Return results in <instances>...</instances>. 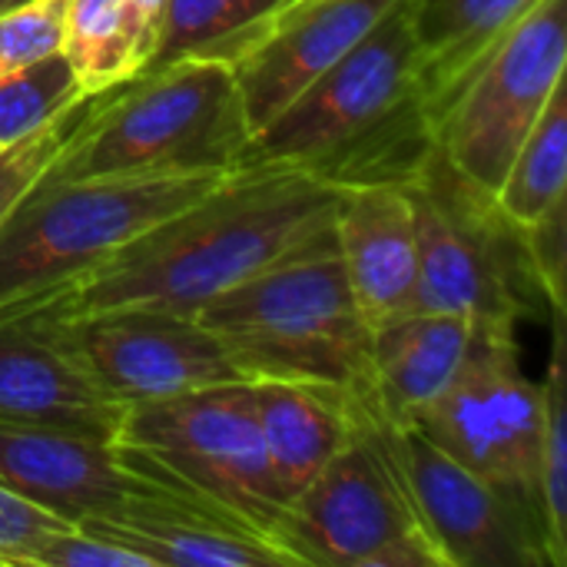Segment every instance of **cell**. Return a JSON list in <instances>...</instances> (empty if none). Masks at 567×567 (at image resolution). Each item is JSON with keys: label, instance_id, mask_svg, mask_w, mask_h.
Segmentation results:
<instances>
[{"label": "cell", "instance_id": "obj_31", "mask_svg": "<svg viewBox=\"0 0 567 567\" xmlns=\"http://www.w3.org/2000/svg\"><path fill=\"white\" fill-rule=\"evenodd\" d=\"M126 10H130L136 50H140V70H143L150 63L153 50H156L159 27H163V13H166V0H126Z\"/></svg>", "mask_w": 567, "mask_h": 567}, {"label": "cell", "instance_id": "obj_18", "mask_svg": "<svg viewBox=\"0 0 567 567\" xmlns=\"http://www.w3.org/2000/svg\"><path fill=\"white\" fill-rule=\"evenodd\" d=\"M468 316L409 309L372 326V379L379 409L392 422H412L462 369L472 342Z\"/></svg>", "mask_w": 567, "mask_h": 567}, {"label": "cell", "instance_id": "obj_17", "mask_svg": "<svg viewBox=\"0 0 567 567\" xmlns=\"http://www.w3.org/2000/svg\"><path fill=\"white\" fill-rule=\"evenodd\" d=\"M332 236L369 329L412 309L419 236L409 186H365L342 193Z\"/></svg>", "mask_w": 567, "mask_h": 567}, {"label": "cell", "instance_id": "obj_27", "mask_svg": "<svg viewBox=\"0 0 567 567\" xmlns=\"http://www.w3.org/2000/svg\"><path fill=\"white\" fill-rule=\"evenodd\" d=\"M522 249L545 309L567 316V196L522 226Z\"/></svg>", "mask_w": 567, "mask_h": 567}, {"label": "cell", "instance_id": "obj_1", "mask_svg": "<svg viewBox=\"0 0 567 567\" xmlns=\"http://www.w3.org/2000/svg\"><path fill=\"white\" fill-rule=\"evenodd\" d=\"M339 199L342 189L292 166L229 169L209 193L20 312L47 319L106 309L196 316L226 289L329 229Z\"/></svg>", "mask_w": 567, "mask_h": 567}, {"label": "cell", "instance_id": "obj_22", "mask_svg": "<svg viewBox=\"0 0 567 567\" xmlns=\"http://www.w3.org/2000/svg\"><path fill=\"white\" fill-rule=\"evenodd\" d=\"M495 206L508 223L532 226L555 199L567 196V86L561 83L522 146L515 150L498 189L492 193Z\"/></svg>", "mask_w": 567, "mask_h": 567}, {"label": "cell", "instance_id": "obj_5", "mask_svg": "<svg viewBox=\"0 0 567 567\" xmlns=\"http://www.w3.org/2000/svg\"><path fill=\"white\" fill-rule=\"evenodd\" d=\"M226 173L43 179L0 223V319L80 279Z\"/></svg>", "mask_w": 567, "mask_h": 567}, {"label": "cell", "instance_id": "obj_9", "mask_svg": "<svg viewBox=\"0 0 567 567\" xmlns=\"http://www.w3.org/2000/svg\"><path fill=\"white\" fill-rule=\"evenodd\" d=\"M419 279L412 309L468 319H535L545 302L535 289L522 229L495 196L458 176L435 150L415 183Z\"/></svg>", "mask_w": 567, "mask_h": 567}, {"label": "cell", "instance_id": "obj_6", "mask_svg": "<svg viewBox=\"0 0 567 567\" xmlns=\"http://www.w3.org/2000/svg\"><path fill=\"white\" fill-rule=\"evenodd\" d=\"M249 140L252 126L229 63L176 60L133 73L43 179L229 173L239 166Z\"/></svg>", "mask_w": 567, "mask_h": 567}, {"label": "cell", "instance_id": "obj_14", "mask_svg": "<svg viewBox=\"0 0 567 567\" xmlns=\"http://www.w3.org/2000/svg\"><path fill=\"white\" fill-rule=\"evenodd\" d=\"M402 0H292L229 63L252 133L342 60Z\"/></svg>", "mask_w": 567, "mask_h": 567}, {"label": "cell", "instance_id": "obj_26", "mask_svg": "<svg viewBox=\"0 0 567 567\" xmlns=\"http://www.w3.org/2000/svg\"><path fill=\"white\" fill-rule=\"evenodd\" d=\"M80 93L86 90L60 50L0 76V146L50 123Z\"/></svg>", "mask_w": 567, "mask_h": 567}, {"label": "cell", "instance_id": "obj_4", "mask_svg": "<svg viewBox=\"0 0 567 567\" xmlns=\"http://www.w3.org/2000/svg\"><path fill=\"white\" fill-rule=\"evenodd\" d=\"M113 445L146 482L209 505L292 558L289 502L266 462L252 382L130 405Z\"/></svg>", "mask_w": 567, "mask_h": 567}, {"label": "cell", "instance_id": "obj_19", "mask_svg": "<svg viewBox=\"0 0 567 567\" xmlns=\"http://www.w3.org/2000/svg\"><path fill=\"white\" fill-rule=\"evenodd\" d=\"M269 472L292 498L336 458L352 432V395L306 382H252Z\"/></svg>", "mask_w": 567, "mask_h": 567}, {"label": "cell", "instance_id": "obj_15", "mask_svg": "<svg viewBox=\"0 0 567 567\" xmlns=\"http://www.w3.org/2000/svg\"><path fill=\"white\" fill-rule=\"evenodd\" d=\"M0 485L66 525L159 492L120 458L113 442L3 422Z\"/></svg>", "mask_w": 567, "mask_h": 567}, {"label": "cell", "instance_id": "obj_13", "mask_svg": "<svg viewBox=\"0 0 567 567\" xmlns=\"http://www.w3.org/2000/svg\"><path fill=\"white\" fill-rule=\"evenodd\" d=\"M126 405L43 316L0 319V422L116 442Z\"/></svg>", "mask_w": 567, "mask_h": 567}, {"label": "cell", "instance_id": "obj_8", "mask_svg": "<svg viewBox=\"0 0 567 567\" xmlns=\"http://www.w3.org/2000/svg\"><path fill=\"white\" fill-rule=\"evenodd\" d=\"M518 322L475 319L472 342L452 385L412 422L429 442L515 502L545 535L542 515V385L522 365ZM551 555V548H548ZM555 567V565H551Z\"/></svg>", "mask_w": 567, "mask_h": 567}, {"label": "cell", "instance_id": "obj_29", "mask_svg": "<svg viewBox=\"0 0 567 567\" xmlns=\"http://www.w3.org/2000/svg\"><path fill=\"white\" fill-rule=\"evenodd\" d=\"M66 522L0 485V567H40V555Z\"/></svg>", "mask_w": 567, "mask_h": 567}, {"label": "cell", "instance_id": "obj_25", "mask_svg": "<svg viewBox=\"0 0 567 567\" xmlns=\"http://www.w3.org/2000/svg\"><path fill=\"white\" fill-rule=\"evenodd\" d=\"M551 316V359L542 382V405H545V425H542V515L551 548V565L567 567V346H565V316Z\"/></svg>", "mask_w": 567, "mask_h": 567}, {"label": "cell", "instance_id": "obj_11", "mask_svg": "<svg viewBox=\"0 0 567 567\" xmlns=\"http://www.w3.org/2000/svg\"><path fill=\"white\" fill-rule=\"evenodd\" d=\"M53 322L126 409L209 385L249 382L223 342L193 312L106 309Z\"/></svg>", "mask_w": 567, "mask_h": 567}, {"label": "cell", "instance_id": "obj_3", "mask_svg": "<svg viewBox=\"0 0 567 567\" xmlns=\"http://www.w3.org/2000/svg\"><path fill=\"white\" fill-rule=\"evenodd\" d=\"M196 319L249 382L372 395V329L349 289L332 226L206 302Z\"/></svg>", "mask_w": 567, "mask_h": 567}, {"label": "cell", "instance_id": "obj_20", "mask_svg": "<svg viewBox=\"0 0 567 567\" xmlns=\"http://www.w3.org/2000/svg\"><path fill=\"white\" fill-rule=\"evenodd\" d=\"M538 0H409L425 113Z\"/></svg>", "mask_w": 567, "mask_h": 567}, {"label": "cell", "instance_id": "obj_16", "mask_svg": "<svg viewBox=\"0 0 567 567\" xmlns=\"http://www.w3.org/2000/svg\"><path fill=\"white\" fill-rule=\"evenodd\" d=\"M76 525L126 545L150 567H296L272 542L166 485Z\"/></svg>", "mask_w": 567, "mask_h": 567}, {"label": "cell", "instance_id": "obj_30", "mask_svg": "<svg viewBox=\"0 0 567 567\" xmlns=\"http://www.w3.org/2000/svg\"><path fill=\"white\" fill-rule=\"evenodd\" d=\"M40 567H150L143 555L130 551L126 545L103 538L90 528L66 525L50 538L40 555Z\"/></svg>", "mask_w": 567, "mask_h": 567}, {"label": "cell", "instance_id": "obj_12", "mask_svg": "<svg viewBox=\"0 0 567 567\" xmlns=\"http://www.w3.org/2000/svg\"><path fill=\"white\" fill-rule=\"evenodd\" d=\"M392 442L445 567H551L542 528L482 475L442 452L415 425L392 422Z\"/></svg>", "mask_w": 567, "mask_h": 567}, {"label": "cell", "instance_id": "obj_32", "mask_svg": "<svg viewBox=\"0 0 567 567\" xmlns=\"http://www.w3.org/2000/svg\"><path fill=\"white\" fill-rule=\"evenodd\" d=\"M23 3H33V0H0V13L17 10V7H23Z\"/></svg>", "mask_w": 567, "mask_h": 567}, {"label": "cell", "instance_id": "obj_28", "mask_svg": "<svg viewBox=\"0 0 567 567\" xmlns=\"http://www.w3.org/2000/svg\"><path fill=\"white\" fill-rule=\"evenodd\" d=\"M63 43V0H33L0 13V76L56 53Z\"/></svg>", "mask_w": 567, "mask_h": 567}, {"label": "cell", "instance_id": "obj_23", "mask_svg": "<svg viewBox=\"0 0 567 567\" xmlns=\"http://www.w3.org/2000/svg\"><path fill=\"white\" fill-rule=\"evenodd\" d=\"M60 53L83 90H103L140 73L126 0H63Z\"/></svg>", "mask_w": 567, "mask_h": 567}, {"label": "cell", "instance_id": "obj_7", "mask_svg": "<svg viewBox=\"0 0 567 567\" xmlns=\"http://www.w3.org/2000/svg\"><path fill=\"white\" fill-rule=\"evenodd\" d=\"M299 567H445L372 395H352V432L336 458L292 498L289 538Z\"/></svg>", "mask_w": 567, "mask_h": 567}, {"label": "cell", "instance_id": "obj_10", "mask_svg": "<svg viewBox=\"0 0 567 567\" xmlns=\"http://www.w3.org/2000/svg\"><path fill=\"white\" fill-rule=\"evenodd\" d=\"M567 0H538L432 106V136L445 163L495 193L525 133L565 83Z\"/></svg>", "mask_w": 567, "mask_h": 567}, {"label": "cell", "instance_id": "obj_2", "mask_svg": "<svg viewBox=\"0 0 567 567\" xmlns=\"http://www.w3.org/2000/svg\"><path fill=\"white\" fill-rule=\"evenodd\" d=\"M435 153L409 0L252 133L239 166H292L332 189L409 186ZM236 166V169H239Z\"/></svg>", "mask_w": 567, "mask_h": 567}, {"label": "cell", "instance_id": "obj_21", "mask_svg": "<svg viewBox=\"0 0 567 567\" xmlns=\"http://www.w3.org/2000/svg\"><path fill=\"white\" fill-rule=\"evenodd\" d=\"M292 0H166L156 50L143 70H159L176 60L233 56Z\"/></svg>", "mask_w": 567, "mask_h": 567}, {"label": "cell", "instance_id": "obj_24", "mask_svg": "<svg viewBox=\"0 0 567 567\" xmlns=\"http://www.w3.org/2000/svg\"><path fill=\"white\" fill-rule=\"evenodd\" d=\"M126 80L110 83L103 90L80 93L50 123L0 146V223L13 213L17 203H23L40 186V179L53 169V163L93 126V120L113 103V96L123 90Z\"/></svg>", "mask_w": 567, "mask_h": 567}]
</instances>
